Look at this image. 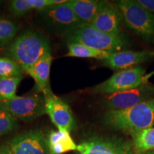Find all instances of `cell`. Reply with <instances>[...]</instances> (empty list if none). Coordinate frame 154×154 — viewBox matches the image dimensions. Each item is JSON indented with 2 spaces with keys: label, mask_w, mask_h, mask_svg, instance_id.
Segmentation results:
<instances>
[{
  "label": "cell",
  "mask_w": 154,
  "mask_h": 154,
  "mask_svg": "<svg viewBox=\"0 0 154 154\" xmlns=\"http://www.w3.org/2000/svg\"><path fill=\"white\" fill-rule=\"evenodd\" d=\"M107 3L99 0H69L67 5L84 24H90Z\"/></svg>",
  "instance_id": "15"
},
{
  "label": "cell",
  "mask_w": 154,
  "mask_h": 154,
  "mask_svg": "<svg viewBox=\"0 0 154 154\" xmlns=\"http://www.w3.org/2000/svg\"><path fill=\"white\" fill-rule=\"evenodd\" d=\"M9 154H49L47 138L41 131H29L6 144Z\"/></svg>",
  "instance_id": "10"
},
{
  "label": "cell",
  "mask_w": 154,
  "mask_h": 154,
  "mask_svg": "<svg viewBox=\"0 0 154 154\" xmlns=\"http://www.w3.org/2000/svg\"><path fill=\"white\" fill-rule=\"evenodd\" d=\"M135 153L143 154L154 150V126L131 135Z\"/></svg>",
  "instance_id": "17"
},
{
  "label": "cell",
  "mask_w": 154,
  "mask_h": 154,
  "mask_svg": "<svg viewBox=\"0 0 154 154\" xmlns=\"http://www.w3.org/2000/svg\"><path fill=\"white\" fill-rule=\"evenodd\" d=\"M47 142L49 154H63L77 149L70 133L64 130L51 131L48 135Z\"/></svg>",
  "instance_id": "16"
},
{
  "label": "cell",
  "mask_w": 154,
  "mask_h": 154,
  "mask_svg": "<svg viewBox=\"0 0 154 154\" xmlns=\"http://www.w3.org/2000/svg\"><path fill=\"white\" fill-rule=\"evenodd\" d=\"M22 69L9 57H0V77L11 78L22 76Z\"/></svg>",
  "instance_id": "21"
},
{
  "label": "cell",
  "mask_w": 154,
  "mask_h": 154,
  "mask_svg": "<svg viewBox=\"0 0 154 154\" xmlns=\"http://www.w3.org/2000/svg\"><path fill=\"white\" fill-rule=\"evenodd\" d=\"M65 37L69 43H78L109 53L123 51L128 47V42L122 33L118 35L106 34L96 29L91 24H84L67 34Z\"/></svg>",
  "instance_id": "3"
},
{
  "label": "cell",
  "mask_w": 154,
  "mask_h": 154,
  "mask_svg": "<svg viewBox=\"0 0 154 154\" xmlns=\"http://www.w3.org/2000/svg\"><path fill=\"white\" fill-rule=\"evenodd\" d=\"M136 2L154 16V0H137Z\"/></svg>",
  "instance_id": "24"
},
{
  "label": "cell",
  "mask_w": 154,
  "mask_h": 154,
  "mask_svg": "<svg viewBox=\"0 0 154 154\" xmlns=\"http://www.w3.org/2000/svg\"><path fill=\"white\" fill-rule=\"evenodd\" d=\"M145 73V69L141 66L119 71L107 80L92 88V91L96 94L110 95L132 89L148 82L150 75L146 76Z\"/></svg>",
  "instance_id": "6"
},
{
  "label": "cell",
  "mask_w": 154,
  "mask_h": 154,
  "mask_svg": "<svg viewBox=\"0 0 154 154\" xmlns=\"http://www.w3.org/2000/svg\"><path fill=\"white\" fill-rule=\"evenodd\" d=\"M0 5H1V2H0Z\"/></svg>",
  "instance_id": "26"
},
{
  "label": "cell",
  "mask_w": 154,
  "mask_h": 154,
  "mask_svg": "<svg viewBox=\"0 0 154 154\" xmlns=\"http://www.w3.org/2000/svg\"><path fill=\"white\" fill-rule=\"evenodd\" d=\"M123 21L122 14L116 5L107 2L90 24L103 33L118 35L121 34Z\"/></svg>",
  "instance_id": "13"
},
{
  "label": "cell",
  "mask_w": 154,
  "mask_h": 154,
  "mask_svg": "<svg viewBox=\"0 0 154 154\" xmlns=\"http://www.w3.org/2000/svg\"><path fill=\"white\" fill-rule=\"evenodd\" d=\"M68 50V53L65 55L66 57L92 58V59H99V60H103L111 54L106 51H99V50L92 49V48L78 43H69Z\"/></svg>",
  "instance_id": "18"
},
{
  "label": "cell",
  "mask_w": 154,
  "mask_h": 154,
  "mask_svg": "<svg viewBox=\"0 0 154 154\" xmlns=\"http://www.w3.org/2000/svg\"><path fill=\"white\" fill-rule=\"evenodd\" d=\"M45 22L58 34L65 36L84 24L66 2L51 6L39 11Z\"/></svg>",
  "instance_id": "8"
},
{
  "label": "cell",
  "mask_w": 154,
  "mask_h": 154,
  "mask_svg": "<svg viewBox=\"0 0 154 154\" xmlns=\"http://www.w3.org/2000/svg\"><path fill=\"white\" fill-rule=\"evenodd\" d=\"M19 29L16 23L5 18H0V47H3L13 41Z\"/></svg>",
  "instance_id": "20"
},
{
  "label": "cell",
  "mask_w": 154,
  "mask_h": 154,
  "mask_svg": "<svg viewBox=\"0 0 154 154\" xmlns=\"http://www.w3.org/2000/svg\"><path fill=\"white\" fill-rule=\"evenodd\" d=\"M77 154H136L133 143L121 138L94 136L77 145Z\"/></svg>",
  "instance_id": "7"
},
{
  "label": "cell",
  "mask_w": 154,
  "mask_h": 154,
  "mask_svg": "<svg viewBox=\"0 0 154 154\" xmlns=\"http://www.w3.org/2000/svg\"><path fill=\"white\" fill-rule=\"evenodd\" d=\"M154 98V85L146 82L127 91L110 94L106 98L105 105L109 111L128 109Z\"/></svg>",
  "instance_id": "9"
},
{
  "label": "cell",
  "mask_w": 154,
  "mask_h": 154,
  "mask_svg": "<svg viewBox=\"0 0 154 154\" xmlns=\"http://www.w3.org/2000/svg\"><path fill=\"white\" fill-rule=\"evenodd\" d=\"M154 57L152 51H130L123 50L111 53L102 60L103 65L113 71L125 70L136 67L137 65L148 61Z\"/></svg>",
  "instance_id": "12"
},
{
  "label": "cell",
  "mask_w": 154,
  "mask_h": 154,
  "mask_svg": "<svg viewBox=\"0 0 154 154\" xmlns=\"http://www.w3.org/2000/svg\"><path fill=\"white\" fill-rule=\"evenodd\" d=\"M0 109L17 121L29 122L46 114L45 99L41 94L18 96L11 100H0Z\"/></svg>",
  "instance_id": "5"
},
{
  "label": "cell",
  "mask_w": 154,
  "mask_h": 154,
  "mask_svg": "<svg viewBox=\"0 0 154 154\" xmlns=\"http://www.w3.org/2000/svg\"><path fill=\"white\" fill-rule=\"evenodd\" d=\"M46 113L49 115L58 130L70 133L74 128L75 121L72 109L68 103L54 94L44 96Z\"/></svg>",
  "instance_id": "11"
},
{
  "label": "cell",
  "mask_w": 154,
  "mask_h": 154,
  "mask_svg": "<svg viewBox=\"0 0 154 154\" xmlns=\"http://www.w3.org/2000/svg\"><path fill=\"white\" fill-rule=\"evenodd\" d=\"M103 122L115 130L132 135L154 126V98L128 109L108 110Z\"/></svg>",
  "instance_id": "1"
},
{
  "label": "cell",
  "mask_w": 154,
  "mask_h": 154,
  "mask_svg": "<svg viewBox=\"0 0 154 154\" xmlns=\"http://www.w3.org/2000/svg\"><path fill=\"white\" fill-rule=\"evenodd\" d=\"M0 154H9L8 150L5 145L0 146Z\"/></svg>",
  "instance_id": "25"
},
{
  "label": "cell",
  "mask_w": 154,
  "mask_h": 154,
  "mask_svg": "<svg viewBox=\"0 0 154 154\" xmlns=\"http://www.w3.org/2000/svg\"><path fill=\"white\" fill-rule=\"evenodd\" d=\"M126 26L142 39L154 42V16L134 0L115 2Z\"/></svg>",
  "instance_id": "4"
},
{
  "label": "cell",
  "mask_w": 154,
  "mask_h": 154,
  "mask_svg": "<svg viewBox=\"0 0 154 154\" xmlns=\"http://www.w3.org/2000/svg\"><path fill=\"white\" fill-rule=\"evenodd\" d=\"M18 127L17 120L7 111L0 109V136L13 132Z\"/></svg>",
  "instance_id": "22"
},
{
  "label": "cell",
  "mask_w": 154,
  "mask_h": 154,
  "mask_svg": "<svg viewBox=\"0 0 154 154\" xmlns=\"http://www.w3.org/2000/svg\"><path fill=\"white\" fill-rule=\"evenodd\" d=\"M52 60L51 51H48L26 72L35 82V89L38 92H41L44 96L54 94L51 91L49 80Z\"/></svg>",
  "instance_id": "14"
},
{
  "label": "cell",
  "mask_w": 154,
  "mask_h": 154,
  "mask_svg": "<svg viewBox=\"0 0 154 154\" xmlns=\"http://www.w3.org/2000/svg\"><path fill=\"white\" fill-rule=\"evenodd\" d=\"M48 51H51L49 39L43 34L29 30L14 38L5 54L26 73Z\"/></svg>",
  "instance_id": "2"
},
{
  "label": "cell",
  "mask_w": 154,
  "mask_h": 154,
  "mask_svg": "<svg viewBox=\"0 0 154 154\" xmlns=\"http://www.w3.org/2000/svg\"><path fill=\"white\" fill-rule=\"evenodd\" d=\"M23 76L5 78L0 77V100H11L17 97V90Z\"/></svg>",
  "instance_id": "19"
},
{
  "label": "cell",
  "mask_w": 154,
  "mask_h": 154,
  "mask_svg": "<svg viewBox=\"0 0 154 154\" xmlns=\"http://www.w3.org/2000/svg\"><path fill=\"white\" fill-rule=\"evenodd\" d=\"M33 9L30 0H12L9 3V12L14 17L25 16Z\"/></svg>",
  "instance_id": "23"
}]
</instances>
